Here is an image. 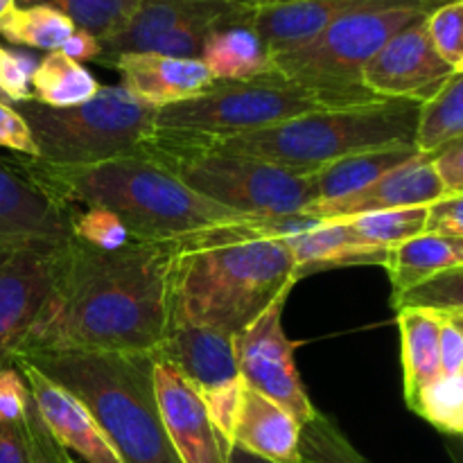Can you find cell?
Listing matches in <instances>:
<instances>
[{
    "mask_svg": "<svg viewBox=\"0 0 463 463\" xmlns=\"http://www.w3.org/2000/svg\"><path fill=\"white\" fill-rule=\"evenodd\" d=\"M172 260V242L134 240L118 251H99L72 238L18 355L156 353L170 328Z\"/></svg>",
    "mask_w": 463,
    "mask_h": 463,
    "instance_id": "1",
    "label": "cell"
},
{
    "mask_svg": "<svg viewBox=\"0 0 463 463\" xmlns=\"http://www.w3.org/2000/svg\"><path fill=\"white\" fill-rule=\"evenodd\" d=\"M16 165L68 206L111 211L143 242H172L211 226L249 220L194 193L145 149L93 165H50L30 156L18 158Z\"/></svg>",
    "mask_w": 463,
    "mask_h": 463,
    "instance_id": "2",
    "label": "cell"
},
{
    "mask_svg": "<svg viewBox=\"0 0 463 463\" xmlns=\"http://www.w3.org/2000/svg\"><path fill=\"white\" fill-rule=\"evenodd\" d=\"M16 360H25L71 392L107 434L122 463H181L158 414L156 353L34 351Z\"/></svg>",
    "mask_w": 463,
    "mask_h": 463,
    "instance_id": "3",
    "label": "cell"
},
{
    "mask_svg": "<svg viewBox=\"0 0 463 463\" xmlns=\"http://www.w3.org/2000/svg\"><path fill=\"white\" fill-rule=\"evenodd\" d=\"M298 280L285 240L175 251L170 324H193L238 335Z\"/></svg>",
    "mask_w": 463,
    "mask_h": 463,
    "instance_id": "4",
    "label": "cell"
},
{
    "mask_svg": "<svg viewBox=\"0 0 463 463\" xmlns=\"http://www.w3.org/2000/svg\"><path fill=\"white\" fill-rule=\"evenodd\" d=\"M419 111L420 104L407 99H378L357 107L306 113L231 138L184 136L226 154L260 158L289 170L317 172L353 154L414 145Z\"/></svg>",
    "mask_w": 463,
    "mask_h": 463,
    "instance_id": "5",
    "label": "cell"
},
{
    "mask_svg": "<svg viewBox=\"0 0 463 463\" xmlns=\"http://www.w3.org/2000/svg\"><path fill=\"white\" fill-rule=\"evenodd\" d=\"M143 149L194 193L247 217L297 215L317 202L315 172L220 152L176 131L154 129Z\"/></svg>",
    "mask_w": 463,
    "mask_h": 463,
    "instance_id": "6",
    "label": "cell"
},
{
    "mask_svg": "<svg viewBox=\"0 0 463 463\" xmlns=\"http://www.w3.org/2000/svg\"><path fill=\"white\" fill-rule=\"evenodd\" d=\"M34 136L39 161L93 165L143 149L156 129V107L140 102L122 84L102 86L89 102L50 109L36 99L14 104Z\"/></svg>",
    "mask_w": 463,
    "mask_h": 463,
    "instance_id": "7",
    "label": "cell"
},
{
    "mask_svg": "<svg viewBox=\"0 0 463 463\" xmlns=\"http://www.w3.org/2000/svg\"><path fill=\"white\" fill-rule=\"evenodd\" d=\"M344 107L351 104L271 71L253 80L213 81L199 98L161 107L156 111V129L217 140L267 129L306 113Z\"/></svg>",
    "mask_w": 463,
    "mask_h": 463,
    "instance_id": "8",
    "label": "cell"
},
{
    "mask_svg": "<svg viewBox=\"0 0 463 463\" xmlns=\"http://www.w3.org/2000/svg\"><path fill=\"white\" fill-rule=\"evenodd\" d=\"M428 9L387 7L348 14L307 43L276 54L274 71L321 93L335 95L351 107L378 102L362 86L371 59L407 25L428 16Z\"/></svg>",
    "mask_w": 463,
    "mask_h": 463,
    "instance_id": "9",
    "label": "cell"
},
{
    "mask_svg": "<svg viewBox=\"0 0 463 463\" xmlns=\"http://www.w3.org/2000/svg\"><path fill=\"white\" fill-rule=\"evenodd\" d=\"M249 9L211 0H140L125 30L102 43L99 63L120 54L154 52L165 57L202 59L208 34Z\"/></svg>",
    "mask_w": 463,
    "mask_h": 463,
    "instance_id": "10",
    "label": "cell"
},
{
    "mask_svg": "<svg viewBox=\"0 0 463 463\" xmlns=\"http://www.w3.org/2000/svg\"><path fill=\"white\" fill-rule=\"evenodd\" d=\"M288 298L289 292L280 294L249 328L235 335V355L244 384L292 411L303 425L315 419L317 410L294 362L297 344L283 330Z\"/></svg>",
    "mask_w": 463,
    "mask_h": 463,
    "instance_id": "11",
    "label": "cell"
},
{
    "mask_svg": "<svg viewBox=\"0 0 463 463\" xmlns=\"http://www.w3.org/2000/svg\"><path fill=\"white\" fill-rule=\"evenodd\" d=\"M61 249L0 244V369L14 366V357L48 301Z\"/></svg>",
    "mask_w": 463,
    "mask_h": 463,
    "instance_id": "12",
    "label": "cell"
},
{
    "mask_svg": "<svg viewBox=\"0 0 463 463\" xmlns=\"http://www.w3.org/2000/svg\"><path fill=\"white\" fill-rule=\"evenodd\" d=\"M428 18V16H425ZM425 18L398 32L362 72V86L380 99L425 104L455 75L430 41Z\"/></svg>",
    "mask_w": 463,
    "mask_h": 463,
    "instance_id": "13",
    "label": "cell"
},
{
    "mask_svg": "<svg viewBox=\"0 0 463 463\" xmlns=\"http://www.w3.org/2000/svg\"><path fill=\"white\" fill-rule=\"evenodd\" d=\"M75 208L41 190L16 161L0 158V244L57 249L72 240Z\"/></svg>",
    "mask_w": 463,
    "mask_h": 463,
    "instance_id": "14",
    "label": "cell"
},
{
    "mask_svg": "<svg viewBox=\"0 0 463 463\" xmlns=\"http://www.w3.org/2000/svg\"><path fill=\"white\" fill-rule=\"evenodd\" d=\"M154 392L167 439L181 463H226V443L213 428L202 393L172 362L156 355Z\"/></svg>",
    "mask_w": 463,
    "mask_h": 463,
    "instance_id": "15",
    "label": "cell"
},
{
    "mask_svg": "<svg viewBox=\"0 0 463 463\" xmlns=\"http://www.w3.org/2000/svg\"><path fill=\"white\" fill-rule=\"evenodd\" d=\"M441 197H446V188L434 167L432 154H419L348 197L312 203L303 215L317 222H339L366 213L430 206Z\"/></svg>",
    "mask_w": 463,
    "mask_h": 463,
    "instance_id": "16",
    "label": "cell"
},
{
    "mask_svg": "<svg viewBox=\"0 0 463 463\" xmlns=\"http://www.w3.org/2000/svg\"><path fill=\"white\" fill-rule=\"evenodd\" d=\"M387 7H419L432 12L439 5L434 0H289L251 9L249 23L276 57L307 43L348 14Z\"/></svg>",
    "mask_w": 463,
    "mask_h": 463,
    "instance_id": "17",
    "label": "cell"
},
{
    "mask_svg": "<svg viewBox=\"0 0 463 463\" xmlns=\"http://www.w3.org/2000/svg\"><path fill=\"white\" fill-rule=\"evenodd\" d=\"M14 366L25 378L41 420L63 450L75 452L86 463H122L107 434L71 392L45 378L25 360H16Z\"/></svg>",
    "mask_w": 463,
    "mask_h": 463,
    "instance_id": "18",
    "label": "cell"
},
{
    "mask_svg": "<svg viewBox=\"0 0 463 463\" xmlns=\"http://www.w3.org/2000/svg\"><path fill=\"white\" fill-rule=\"evenodd\" d=\"M109 66L120 72L122 86L134 98L156 109L199 98L215 81L202 59L129 52L109 61Z\"/></svg>",
    "mask_w": 463,
    "mask_h": 463,
    "instance_id": "19",
    "label": "cell"
},
{
    "mask_svg": "<svg viewBox=\"0 0 463 463\" xmlns=\"http://www.w3.org/2000/svg\"><path fill=\"white\" fill-rule=\"evenodd\" d=\"M156 355L172 362L199 393L242 378L233 335L203 326L170 324Z\"/></svg>",
    "mask_w": 463,
    "mask_h": 463,
    "instance_id": "20",
    "label": "cell"
},
{
    "mask_svg": "<svg viewBox=\"0 0 463 463\" xmlns=\"http://www.w3.org/2000/svg\"><path fill=\"white\" fill-rule=\"evenodd\" d=\"M233 443L269 463H298L301 423L292 411L247 387Z\"/></svg>",
    "mask_w": 463,
    "mask_h": 463,
    "instance_id": "21",
    "label": "cell"
},
{
    "mask_svg": "<svg viewBox=\"0 0 463 463\" xmlns=\"http://www.w3.org/2000/svg\"><path fill=\"white\" fill-rule=\"evenodd\" d=\"M247 14L224 21L208 34L202 61L215 81L253 80L274 71V54L249 23Z\"/></svg>",
    "mask_w": 463,
    "mask_h": 463,
    "instance_id": "22",
    "label": "cell"
},
{
    "mask_svg": "<svg viewBox=\"0 0 463 463\" xmlns=\"http://www.w3.org/2000/svg\"><path fill=\"white\" fill-rule=\"evenodd\" d=\"M294 256L297 276L307 271L333 269L348 265H383L387 262L384 249L366 247L355 240L346 222H321L319 226L285 240Z\"/></svg>",
    "mask_w": 463,
    "mask_h": 463,
    "instance_id": "23",
    "label": "cell"
},
{
    "mask_svg": "<svg viewBox=\"0 0 463 463\" xmlns=\"http://www.w3.org/2000/svg\"><path fill=\"white\" fill-rule=\"evenodd\" d=\"M463 267V238L420 233L389 249L387 269L393 294H402L425 280ZM392 294V297H393Z\"/></svg>",
    "mask_w": 463,
    "mask_h": 463,
    "instance_id": "24",
    "label": "cell"
},
{
    "mask_svg": "<svg viewBox=\"0 0 463 463\" xmlns=\"http://www.w3.org/2000/svg\"><path fill=\"white\" fill-rule=\"evenodd\" d=\"M398 315L402 353V387H405L407 407L411 405L420 389L441 375L439 357V328L441 319L437 312L423 307H402Z\"/></svg>",
    "mask_w": 463,
    "mask_h": 463,
    "instance_id": "25",
    "label": "cell"
},
{
    "mask_svg": "<svg viewBox=\"0 0 463 463\" xmlns=\"http://www.w3.org/2000/svg\"><path fill=\"white\" fill-rule=\"evenodd\" d=\"M416 145H398V147L371 149V152L353 154V156L339 158L330 165L315 172L317 181V202H330V199H342L357 190L366 188L380 176L392 172L393 167L411 161L419 156Z\"/></svg>",
    "mask_w": 463,
    "mask_h": 463,
    "instance_id": "26",
    "label": "cell"
},
{
    "mask_svg": "<svg viewBox=\"0 0 463 463\" xmlns=\"http://www.w3.org/2000/svg\"><path fill=\"white\" fill-rule=\"evenodd\" d=\"M102 84L95 80L93 72L59 50L45 54L32 77V99L50 109L80 107L93 99Z\"/></svg>",
    "mask_w": 463,
    "mask_h": 463,
    "instance_id": "27",
    "label": "cell"
},
{
    "mask_svg": "<svg viewBox=\"0 0 463 463\" xmlns=\"http://www.w3.org/2000/svg\"><path fill=\"white\" fill-rule=\"evenodd\" d=\"M463 136V71L455 72L430 102L420 104L414 145L434 154Z\"/></svg>",
    "mask_w": 463,
    "mask_h": 463,
    "instance_id": "28",
    "label": "cell"
},
{
    "mask_svg": "<svg viewBox=\"0 0 463 463\" xmlns=\"http://www.w3.org/2000/svg\"><path fill=\"white\" fill-rule=\"evenodd\" d=\"M77 27L68 16L48 5L16 7L0 21V36L14 45L57 52Z\"/></svg>",
    "mask_w": 463,
    "mask_h": 463,
    "instance_id": "29",
    "label": "cell"
},
{
    "mask_svg": "<svg viewBox=\"0 0 463 463\" xmlns=\"http://www.w3.org/2000/svg\"><path fill=\"white\" fill-rule=\"evenodd\" d=\"M48 5L72 21L77 30L109 41L120 34L138 9L140 0H18V7Z\"/></svg>",
    "mask_w": 463,
    "mask_h": 463,
    "instance_id": "30",
    "label": "cell"
},
{
    "mask_svg": "<svg viewBox=\"0 0 463 463\" xmlns=\"http://www.w3.org/2000/svg\"><path fill=\"white\" fill-rule=\"evenodd\" d=\"M0 463H77L59 446L41 420L39 411L32 410L23 423L0 420Z\"/></svg>",
    "mask_w": 463,
    "mask_h": 463,
    "instance_id": "31",
    "label": "cell"
},
{
    "mask_svg": "<svg viewBox=\"0 0 463 463\" xmlns=\"http://www.w3.org/2000/svg\"><path fill=\"white\" fill-rule=\"evenodd\" d=\"M346 222L355 240L366 247L384 249L389 251L396 244L407 242L416 235L425 233V222H428V206L416 208H396V211H378L366 213V215L351 217Z\"/></svg>",
    "mask_w": 463,
    "mask_h": 463,
    "instance_id": "32",
    "label": "cell"
},
{
    "mask_svg": "<svg viewBox=\"0 0 463 463\" xmlns=\"http://www.w3.org/2000/svg\"><path fill=\"white\" fill-rule=\"evenodd\" d=\"M410 410L428 420L446 437H461L463 430V375H439L420 389Z\"/></svg>",
    "mask_w": 463,
    "mask_h": 463,
    "instance_id": "33",
    "label": "cell"
},
{
    "mask_svg": "<svg viewBox=\"0 0 463 463\" xmlns=\"http://www.w3.org/2000/svg\"><path fill=\"white\" fill-rule=\"evenodd\" d=\"M298 463H366V459L348 443L328 416L317 411L315 419L301 425Z\"/></svg>",
    "mask_w": 463,
    "mask_h": 463,
    "instance_id": "34",
    "label": "cell"
},
{
    "mask_svg": "<svg viewBox=\"0 0 463 463\" xmlns=\"http://www.w3.org/2000/svg\"><path fill=\"white\" fill-rule=\"evenodd\" d=\"M392 306L396 312L402 307H423L441 315L463 312V267L434 276L402 294H393Z\"/></svg>",
    "mask_w": 463,
    "mask_h": 463,
    "instance_id": "35",
    "label": "cell"
},
{
    "mask_svg": "<svg viewBox=\"0 0 463 463\" xmlns=\"http://www.w3.org/2000/svg\"><path fill=\"white\" fill-rule=\"evenodd\" d=\"M72 238L99 251H118L134 242L125 222L104 208H84L72 213Z\"/></svg>",
    "mask_w": 463,
    "mask_h": 463,
    "instance_id": "36",
    "label": "cell"
},
{
    "mask_svg": "<svg viewBox=\"0 0 463 463\" xmlns=\"http://www.w3.org/2000/svg\"><path fill=\"white\" fill-rule=\"evenodd\" d=\"M430 41L455 72L463 71V0L443 3L425 18Z\"/></svg>",
    "mask_w": 463,
    "mask_h": 463,
    "instance_id": "37",
    "label": "cell"
},
{
    "mask_svg": "<svg viewBox=\"0 0 463 463\" xmlns=\"http://www.w3.org/2000/svg\"><path fill=\"white\" fill-rule=\"evenodd\" d=\"M41 59L0 43V99L21 104L32 99V77Z\"/></svg>",
    "mask_w": 463,
    "mask_h": 463,
    "instance_id": "38",
    "label": "cell"
},
{
    "mask_svg": "<svg viewBox=\"0 0 463 463\" xmlns=\"http://www.w3.org/2000/svg\"><path fill=\"white\" fill-rule=\"evenodd\" d=\"M244 380H235V383L224 384V387H217L213 392L202 393V401L206 405L208 416H211L213 428L217 430L222 441L226 446L233 443L235 428H238L240 411H242V401H244Z\"/></svg>",
    "mask_w": 463,
    "mask_h": 463,
    "instance_id": "39",
    "label": "cell"
},
{
    "mask_svg": "<svg viewBox=\"0 0 463 463\" xmlns=\"http://www.w3.org/2000/svg\"><path fill=\"white\" fill-rule=\"evenodd\" d=\"M34 410L30 387L16 366L0 369V420L23 423Z\"/></svg>",
    "mask_w": 463,
    "mask_h": 463,
    "instance_id": "40",
    "label": "cell"
},
{
    "mask_svg": "<svg viewBox=\"0 0 463 463\" xmlns=\"http://www.w3.org/2000/svg\"><path fill=\"white\" fill-rule=\"evenodd\" d=\"M0 147L12 149L21 156H39L30 125L18 113V109L14 104L5 102V99H0Z\"/></svg>",
    "mask_w": 463,
    "mask_h": 463,
    "instance_id": "41",
    "label": "cell"
},
{
    "mask_svg": "<svg viewBox=\"0 0 463 463\" xmlns=\"http://www.w3.org/2000/svg\"><path fill=\"white\" fill-rule=\"evenodd\" d=\"M425 233L463 238V193L446 194L428 206Z\"/></svg>",
    "mask_w": 463,
    "mask_h": 463,
    "instance_id": "42",
    "label": "cell"
},
{
    "mask_svg": "<svg viewBox=\"0 0 463 463\" xmlns=\"http://www.w3.org/2000/svg\"><path fill=\"white\" fill-rule=\"evenodd\" d=\"M439 328V357H441V375L463 373V328L450 315H441Z\"/></svg>",
    "mask_w": 463,
    "mask_h": 463,
    "instance_id": "43",
    "label": "cell"
},
{
    "mask_svg": "<svg viewBox=\"0 0 463 463\" xmlns=\"http://www.w3.org/2000/svg\"><path fill=\"white\" fill-rule=\"evenodd\" d=\"M434 167L443 181L446 194L463 193V136L455 143L446 145L443 149L432 154Z\"/></svg>",
    "mask_w": 463,
    "mask_h": 463,
    "instance_id": "44",
    "label": "cell"
},
{
    "mask_svg": "<svg viewBox=\"0 0 463 463\" xmlns=\"http://www.w3.org/2000/svg\"><path fill=\"white\" fill-rule=\"evenodd\" d=\"M61 54H66L68 59L72 61L81 63V61H98L102 57V41L98 36L89 34L84 30H75L71 34V39L61 45L59 50Z\"/></svg>",
    "mask_w": 463,
    "mask_h": 463,
    "instance_id": "45",
    "label": "cell"
},
{
    "mask_svg": "<svg viewBox=\"0 0 463 463\" xmlns=\"http://www.w3.org/2000/svg\"><path fill=\"white\" fill-rule=\"evenodd\" d=\"M226 463H269V461L260 459V457L251 455V452H247L244 448L231 443V446L226 448Z\"/></svg>",
    "mask_w": 463,
    "mask_h": 463,
    "instance_id": "46",
    "label": "cell"
},
{
    "mask_svg": "<svg viewBox=\"0 0 463 463\" xmlns=\"http://www.w3.org/2000/svg\"><path fill=\"white\" fill-rule=\"evenodd\" d=\"M211 3L235 5V7H244V9H260V7H269V5L289 3V0H211Z\"/></svg>",
    "mask_w": 463,
    "mask_h": 463,
    "instance_id": "47",
    "label": "cell"
},
{
    "mask_svg": "<svg viewBox=\"0 0 463 463\" xmlns=\"http://www.w3.org/2000/svg\"><path fill=\"white\" fill-rule=\"evenodd\" d=\"M446 450L452 463H463V437H448Z\"/></svg>",
    "mask_w": 463,
    "mask_h": 463,
    "instance_id": "48",
    "label": "cell"
},
{
    "mask_svg": "<svg viewBox=\"0 0 463 463\" xmlns=\"http://www.w3.org/2000/svg\"><path fill=\"white\" fill-rule=\"evenodd\" d=\"M16 7H18V0H0V21H3L9 12H14Z\"/></svg>",
    "mask_w": 463,
    "mask_h": 463,
    "instance_id": "49",
    "label": "cell"
},
{
    "mask_svg": "<svg viewBox=\"0 0 463 463\" xmlns=\"http://www.w3.org/2000/svg\"><path fill=\"white\" fill-rule=\"evenodd\" d=\"M437 5H443V3H455V0H434Z\"/></svg>",
    "mask_w": 463,
    "mask_h": 463,
    "instance_id": "50",
    "label": "cell"
},
{
    "mask_svg": "<svg viewBox=\"0 0 463 463\" xmlns=\"http://www.w3.org/2000/svg\"><path fill=\"white\" fill-rule=\"evenodd\" d=\"M448 315H450V312H448ZM452 315H459V319L463 321V312H452Z\"/></svg>",
    "mask_w": 463,
    "mask_h": 463,
    "instance_id": "51",
    "label": "cell"
},
{
    "mask_svg": "<svg viewBox=\"0 0 463 463\" xmlns=\"http://www.w3.org/2000/svg\"><path fill=\"white\" fill-rule=\"evenodd\" d=\"M461 437H463V430H461Z\"/></svg>",
    "mask_w": 463,
    "mask_h": 463,
    "instance_id": "52",
    "label": "cell"
},
{
    "mask_svg": "<svg viewBox=\"0 0 463 463\" xmlns=\"http://www.w3.org/2000/svg\"><path fill=\"white\" fill-rule=\"evenodd\" d=\"M461 375H463V373H461Z\"/></svg>",
    "mask_w": 463,
    "mask_h": 463,
    "instance_id": "53",
    "label": "cell"
}]
</instances>
